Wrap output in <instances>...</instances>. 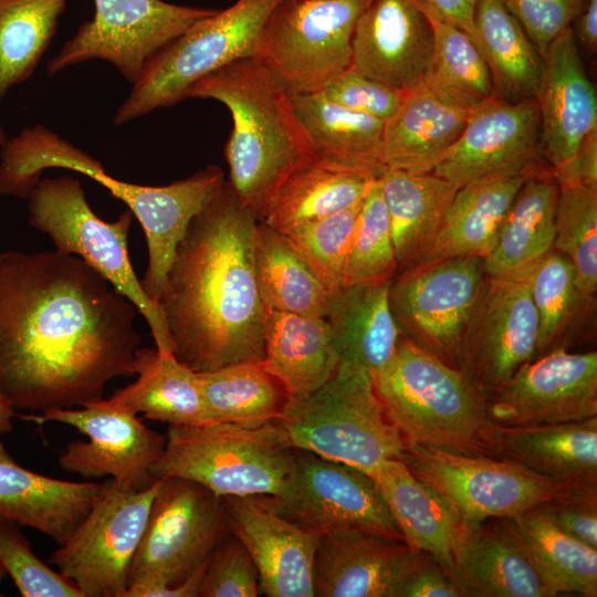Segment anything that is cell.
Masks as SVG:
<instances>
[{
	"label": "cell",
	"mask_w": 597,
	"mask_h": 597,
	"mask_svg": "<svg viewBox=\"0 0 597 597\" xmlns=\"http://www.w3.org/2000/svg\"><path fill=\"white\" fill-rule=\"evenodd\" d=\"M554 175L557 182L575 181L597 191V130L582 142L569 166Z\"/></svg>",
	"instance_id": "54"
},
{
	"label": "cell",
	"mask_w": 597,
	"mask_h": 597,
	"mask_svg": "<svg viewBox=\"0 0 597 597\" xmlns=\"http://www.w3.org/2000/svg\"><path fill=\"white\" fill-rule=\"evenodd\" d=\"M369 476L411 548L431 554L452 574L469 523L402 460H386Z\"/></svg>",
	"instance_id": "26"
},
{
	"label": "cell",
	"mask_w": 597,
	"mask_h": 597,
	"mask_svg": "<svg viewBox=\"0 0 597 597\" xmlns=\"http://www.w3.org/2000/svg\"><path fill=\"white\" fill-rule=\"evenodd\" d=\"M540 111L541 153L554 174L565 170L582 142L597 130V94L573 31L567 28L543 56Z\"/></svg>",
	"instance_id": "24"
},
{
	"label": "cell",
	"mask_w": 597,
	"mask_h": 597,
	"mask_svg": "<svg viewBox=\"0 0 597 597\" xmlns=\"http://www.w3.org/2000/svg\"><path fill=\"white\" fill-rule=\"evenodd\" d=\"M489 419L524 427L597 416V353L557 348L523 366L485 398Z\"/></svg>",
	"instance_id": "20"
},
{
	"label": "cell",
	"mask_w": 597,
	"mask_h": 597,
	"mask_svg": "<svg viewBox=\"0 0 597 597\" xmlns=\"http://www.w3.org/2000/svg\"><path fill=\"white\" fill-rule=\"evenodd\" d=\"M570 29L577 45L593 54L597 50V0H588L572 22Z\"/></svg>",
	"instance_id": "56"
},
{
	"label": "cell",
	"mask_w": 597,
	"mask_h": 597,
	"mask_svg": "<svg viewBox=\"0 0 597 597\" xmlns=\"http://www.w3.org/2000/svg\"><path fill=\"white\" fill-rule=\"evenodd\" d=\"M209 421L260 426L279 420L291 401L263 360L197 373Z\"/></svg>",
	"instance_id": "41"
},
{
	"label": "cell",
	"mask_w": 597,
	"mask_h": 597,
	"mask_svg": "<svg viewBox=\"0 0 597 597\" xmlns=\"http://www.w3.org/2000/svg\"><path fill=\"white\" fill-rule=\"evenodd\" d=\"M397 270L389 217L376 179L357 214L346 259L344 285L391 280Z\"/></svg>",
	"instance_id": "46"
},
{
	"label": "cell",
	"mask_w": 597,
	"mask_h": 597,
	"mask_svg": "<svg viewBox=\"0 0 597 597\" xmlns=\"http://www.w3.org/2000/svg\"><path fill=\"white\" fill-rule=\"evenodd\" d=\"M472 39L491 73L498 98L535 100L543 59L503 0H479Z\"/></svg>",
	"instance_id": "39"
},
{
	"label": "cell",
	"mask_w": 597,
	"mask_h": 597,
	"mask_svg": "<svg viewBox=\"0 0 597 597\" xmlns=\"http://www.w3.org/2000/svg\"><path fill=\"white\" fill-rule=\"evenodd\" d=\"M553 249L569 260L577 290L587 296H595L597 191L575 181L558 182Z\"/></svg>",
	"instance_id": "45"
},
{
	"label": "cell",
	"mask_w": 597,
	"mask_h": 597,
	"mask_svg": "<svg viewBox=\"0 0 597 597\" xmlns=\"http://www.w3.org/2000/svg\"><path fill=\"white\" fill-rule=\"evenodd\" d=\"M452 575L467 597H549L503 517L469 523Z\"/></svg>",
	"instance_id": "29"
},
{
	"label": "cell",
	"mask_w": 597,
	"mask_h": 597,
	"mask_svg": "<svg viewBox=\"0 0 597 597\" xmlns=\"http://www.w3.org/2000/svg\"><path fill=\"white\" fill-rule=\"evenodd\" d=\"M290 443L366 474L401 460L405 442L387 416L367 370L341 362L308 396L291 399L277 420Z\"/></svg>",
	"instance_id": "8"
},
{
	"label": "cell",
	"mask_w": 597,
	"mask_h": 597,
	"mask_svg": "<svg viewBox=\"0 0 597 597\" xmlns=\"http://www.w3.org/2000/svg\"><path fill=\"white\" fill-rule=\"evenodd\" d=\"M360 203L281 232L332 292L344 285V271Z\"/></svg>",
	"instance_id": "47"
},
{
	"label": "cell",
	"mask_w": 597,
	"mask_h": 597,
	"mask_svg": "<svg viewBox=\"0 0 597 597\" xmlns=\"http://www.w3.org/2000/svg\"><path fill=\"white\" fill-rule=\"evenodd\" d=\"M7 575L3 566L0 564V584L3 580L4 576Z\"/></svg>",
	"instance_id": "58"
},
{
	"label": "cell",
	"mask_w": 597,
	"mask_h": 597,
	"mask_svg": "<svg viewBox=\"0 0 597 597\" xmlns=\"http://www.w3.org/2000/svg\"><path fill=\"white\" fill-rule=\"evenodd\" d=\"M371 0H282L266 18L255 56L289 93L321 91L352 66L356 23Z\"/></svg>",
	"instance_id": "11"
},
{
	"label": "cell",
	"mask_w": 597,
	"mask_h": 597,
	"mask_svg": "<svg viewBox=\"0 0 597 597\" xmlns=\"http://www.w3.org/2000/svg\"><path fill=\"white\" fill-rule=\"evenodd\" d=\"M263 363L297 399L335 374L341 354L325 317L265 308Z\"/></svg>",
	"instance_id": "30"
},
{
	"label": "cell",
	"mask_w": 597,
	"mask_h": 597,
	"mask_svg": "<svg viewBox=\"0 0 597 597\" xmlns=\"http://www.w3.org/2000/svg\"><path fill=\"white\" fill-rule=\"evenodd\" d=\"M434 42L422 84L469 112L498 98L489 67L469 33L430 19Z\"/></svg>",
	"instance_id": "44"
},
{
	"label": "cell",
	"mask_w": 597,
	"mask_h": 597,
	"mask_svg": "<svg viewBox=\"0 0 597 597\" xmlns=\"http://www.w3.org/2000/svg\"><path fill=\"white\" fill-rule=\"evenodd\" d=\"M254 271L265 308L325 316L333 292L314 274L284 235L258 221Z\"/></svg>",
	"instance_id": "40"
},
{
	"label": "cell",
	"mask_w": 597,
	"mask_h": 597,
	"mask_svg": "<svg viewBox=\"0 0 597 597\" xmlns=\"http://www.w3.org/2000/svg\"><path fill=\"white\" fill-rule=\"evenodd\" d=\"M296 452L277 420L169 426L153 475L188 479L221 498L276 495Z\"/></svg>",
	"instance_id": "7"
},
{
	"label": "cell",
	"mask_w": 597,
	"mask_h": 597,
	"mask_svg": "<svg viewBox=\"0 0 597 597\" xmlns=\"http://www.w3.org/2000/svg\"><path fill=\"white\" fill-rule=\"evenodd\" d=\"M70 0H0V103L32 76ZM8 137L0 124V147Z\"/></svg>",
	"instance_id": "43"
},
{
	"label": "cell",
	"mask_w": 597,
	"mask_h": 597,
	"mask_svg": "<svg viewBox=\"0 0 597 597\" xmlns=\"http://www.w3.org/2000/svg\"><path fill=\"white\" fill-rule=\"evenodd\" d=\"M0 564L23 597H83L71 580L34 554L18 524L1 519Z\"/></svg>",
	"instance_id": "48"
},
{
	"label": "cell",
	"mask_w": 597,
	"mask_h": 597,
	"mask_svg": "<svg viewBox=\"0 0 597 597\" xmlns=\"http://www.w3.org/2000/svg\"><path fill=\"white\" fill-rule=\"evenodd\" d=\"M187 97L212 98L230 111L233 128L224 149L228 182L259 221L282 179L315 157L291 95L248 57L203 76L187 91Z\"/></svg>",
	"instance_id": "4"
},
{
	"label": "cell",
	"mask_w": 597,
	"mask_h": 597,
	"mask_svg": "<svg viewBox=\"0 0 597 597\" xmlns=\"http://www.w3.org/2000/svg\"><path fill=\"white\" fill-rule=\"evenodd\" d=\"M484 276V259L479 256L428 261L398 271L388 298L401 334L454 367L455 352Z\"/></svg>",
	"instance_id": "16"
},
{
	"label": "cell",
	"mask_w": 597,
	"mask_h": 597,
	"mask_svg": "<svg viewBox=\"0 0 597 597\" xmlns=\"http://www.w3.org/2000/svg\"><path fill=\"white\" fill-rule=\"evenodd\" d=\"M48 168H65L97 181L122 200L139 221L148 247V266L140 280L145 293L158 302L176 248L191 219L221 188L222 170H203L166 186L117 180L102 164L54 132L36 125L8 138L0 151V195L27 199Z\"/></svg>",
	"instance_id": "3"
},
{
	"label": "cell",
	"mask_w": 597,
	"mask_h": 597,
	"mask_svg": "<svg viewBox=\"0 0 597 597\" xmlns=\"http://www.w3.org/2000/svg\"><path fill=\"white\" fill-rule=\"evenodd\" d=\"M434 34L430 19L412 0H371L352 39V67L402 93L425 81Z\"/></svg>",
	"instance_id": "23"
},
{
	"label": "cell",
	"mask_w": 597,
	"mask_h": 597,
	"mask_svg": "<svg viewBox=\"0 0 597 597\" xmlns=\"http://www.w3.org/2000/svg\"><path fill=\"white\" fill-rule=\"evenodd\" d=\"M269 496L285 519L320 534L371 528L404 536L371 476L310 451L297 449L281 491Z\"/></svg>",
	"instance_id": "17"
},
{
	"label": "cell",
	"mask_w": 597,
	"mask_h": 597,
	"mask_svg": "<svg viewBox=\"0 0 597 597\" xmlns=\"http://www.w3.org/2000/svg\"><path fill=\"white\" fill-rule=\"evenodd\" d=\"M378 184L387 208L398 271L417 264L434 240L459 186L433 172L384 168Z\"/></svg>",
	"instance_id": "34"
},
{
	"label": "cell",
	"mask_w": 597,
	"mask_h": 597,
	"mask_svg": "<svg viewBox=\"0 0 597 597\" xmlns=\"http://www.w3.org/2000/svg\"><path fill=\"white\" fill-rule=\"evenodd\" d=\"M549 597L597 596V549L558 527L537 507L503 517Z\"/></svg>",
	"instance_id": "38"
},
{
	"label": "cell",
	"mask_w": 597,
	"mask_h": 597,
	"mask_svg": "<svg viewBox=\"0 0 597 597\" xmlns=\"http://www.w3.org/2000/svg\"><path fill=\"white\" fill-rule=\"evenodd\" d=\"M526 177L460 187L428 251L417 263L461 256L486 259Z\"/></svg>",
	"instance_id": "37"
},
{
	"label": "cell",
	"mask_w": 597,
	"mask_h": 597,
	"mask_svg": "<svg viewBox=\"0 0 597 597\" xmlns=\"http://www.w3.org/2000/svg\"><path fill=\"white\" fill-rule=\"evenodd\" d=\"M258 219L224 181L191 219L158 301L176 358L196 373L264 358Z\"/></svg>",
	"instance_id": "2"
},
{
	"label": "cell",
	"mask_w": 597,
	"mask_h": 597,
	"mask_svg": "<svg viewBox=\"0 0 597 597\" xmlns=\"http://www.w3.org/2000/svg\"><path fill=\"white\" fill-rule=\"evenodd\" d=\"M290 95L316 157L347 170L379 176L385 122L341 106L320 92Z\"/></svg>",
	"instance_id": "35"
},
{
	"label": "cell",
	"mask_w": 597,
	"mask_h": 597,
	"mask_svg": "<svg viewBox=\"0 0 597 597\" xmlns=\"http://www.w3.org/2000/svg\"><path fill=\"white\" fill-rule=\"evenodd\" d=\"M94 4L93 20L80 25L48 62L50 75L100 59L134 84L156 54L216 11L163 0H94Z\"/></svg>",
	"instance_id": "15"
},
{
	"label": "cell",
	"mask_w": 597,
	"mask_h": 597,
	"mask_svg": "<svg viewBox=\"0 0 597 597\" xmlns=\"http://www.w3.org/2000/svg\"><path fill=\"white\" fill-rule=\"evenodd\" d=\"M101 484L42 475L19 465L0 440V519L64 544L94 504Z\"/></svg>",
	"instance_id": "27"
},
{
	"label": "cell",
	"mask_w": 597,
	"mask_h": 597,
	"mask_svg": "<svg viewBox=\"0 0 597 597\" xmlns=\"http://www.w3.org/2000/svg\"><path fill=\"white\" fill-rule=\"evenodd\" d=\"M526 275L538 322L535 357L557 348L568 350L593 318L595 296L577 290L569 260L554 249L528 268Z\"/></svg>",
	"instance_id": "42"
},
{
	"label": "cell",
	"mask_w": 597,
	"mask_h": 597,
	"mask_svg": "<svg viewBox=\"0 0 597 597\" xmlns=\"http://www.w3.org/2000/svg\"><path fill=\"white\" fill-rule=\"evenodd\" d=\"M376 176L313 157L294 167L266 201L259 221L284 232L360 203Z\"/></svg>",
	"instance_id": "31"
},
{
	"label": "cell",
	"mask_w": 597,
	"mask_h": 597,
	"mask_svg": "<svg viewBox=\"0 0 597 597\" xmlns=\"http://www.w3.org/2000/svg\"><path fill=\"white\" fill-rule=\"evenodd\" d=\"M490 450L564 489L597 490V416L524 427L494 423Z\"/></svg>",
	"instance_id": "25"
},
{
	"label": "cell",
	"mask_w": 597,
	"mask_h": 597,
	"mask_svg": "<svg viewBox=\"0 0 597 597\" xmlns=\"http://www.w3.org/2000/svg\"><path fill=\"white\" fill-rule=\"evenodd\" d=\"M391 280L348 284L334 291L324 316L337 343L341 362L373 376L394 355L401 332L389 306Z\"/></svg>",
	"instance_id": "32"
},
{
	"label": "cell",
	"mask_w": 597,
	"mask_h": 597,
	"mask_svg": "<svg viewBox=\"0 0 597 597\" xmlns=\"http://www.w3.org/2000/svg\"><path fill=\"white\" fill-rule=\"evenodd\" d=\"M417 549L371 528L321 535L313 562L316 597H400Z\"/></svg>",
	"instance_id": "22"
},
{
	"label": "cell",
	"mask_w": 597,
	"mask_h": 597,
	"mask_svg": "<svg viewBox=\"0 0 597 597\" xmlns=\"http://www.w3.org/2000/svg\"><path fill=\"white\" fill-rule=\"evenodd\" d=\"M27 200L29 223L46 233L55 250L78 256L104 276L143 315L155 348L174 354L161 307L145 293L130 263L132 211H124L114 222L102 220L88 206L80 180L67 176L41 179Z\"/></svg>",
	"instance_id": "9"
},
{
	"label": "cell",
	"mask_w": 597,
	"mask_h": 597,
	"mask_svg": "<svg viewBox=\"0 0 597 597\" xmlns=\"http://www.w3.org/2000/svg\"><path fill=\"white\" fill-rule=\"evenodd\" d=\"M400 597H467L453 575L431 554L417 551Z\"/></svg>",
	"instance_id": "53"
},
{
	"label": "cell",
	"mask_w": 597,
	"mask_h": 597,
	"mask_svg": "<svg viewBox=\"0 0 597 597\" xmlns=\"http://www.w3.org/2000/svg\"><path fill=\"white\" fill-rule=\"evenodd\" d=\"M14 417H19L15 409L0 395V433H8L13 429Z\"/></svg>",
	"instance_id": "57"
},
{
	"label": "cell",
	"mask_w": 597,
	"mask_h": 597,
	"mask_svg": "<svg viewBox=\"0 0 597 597\" xmlns=\"http://www.w3.org/2000/svg\"><path fill=\"white\" fill-rule=\"evenodd\" d=\"M542 59L549 44L582 12L588 0H503Z\"/></svg>",
	"instance_id": "51"
},
{
	"label": "cell",
	"mask_w": 597,
	"mask_h": 597,
	"mask_svg": "<svg viewBox=\"0 0 597 597\" xmlns=\"http://www.w3.org/2000/svg\"><path fill=\"white\" fill-rule=\"evenodd\" d=\"M159 480L146 490L107 479L71 537L48 558L83 597H124Z\"/></svg>",
	"instance_id": "12"
},
{
	"label": "cell",
	"mask_w": 597,
	"mask_h": 597,
	"mask_svg": "<svg viewBox=\"0 0 597 597\" xmlns=\"http://www.w3.org/2000/svg\"><path fill=\"white\" fill-rule=\"evenodd\" d=\"M137 313L74 254L0 252V395L41 412L103 399L135 375Z\"/></svg>",
	"instance_id": "1"
},
{
	"label": "cell",
	"mask_w": 597,
	"mask_h": 597,
	"mask_svg": "<svg viewBox=\"0 0 597 597\" xmlns=\"http://www.w3.org/2000/svg\"><path fill=\"white\" fill-rule=\"evenodd\" d=\"M259 573L242 542L229 534L211 554L202 576L199 597H256Z\"/></svg>",
	"instance_id": "49"
},
{
	"label": "cell",
	"mask_w": 597,
	"mask_h": 597,
	"mask_svg": "<svg viewBox=\"0 0 597 597\" xmlns=\"http://www.w3.org/2000/svg\"><path fill=\"white\" fill-rule=\"evenodd\" d=\"M232 533L251 555L260 593L268 597H314L313 562L322 534L281 515L269 495L223 498Z\"/></svg>",
	"instance_id": "21"
},
{
	"label": "cell",
	"mask_w": 597,
	"mask_h": 597,
	"mask_svg": "<svg viewBox=\"0 0 597 597\" xmlns=\"http://www.w3.org/2000/svg\"><path fill=\"white\" fill-rule=\"evenodd\" d=\"M536 507L564 532L597 549V490L563 489Z\"/></svg>",
	"instance_id": "52"
},
{
	"label": "cell",
	"mask_w": 597,
	"mask_h": 597,
	"mask_svg": "<svg viewBox=\"0 0 597 597\" xmlns=\"http://www.w3.org/2000/svg\"><path fill=\"white\" fill-rule=\"evenodd\" d=\"M135 375L134 383L100 402L169 426L210 422L197 373L172 353L139 347L135 354Z\"/></svg>",
	"instance_id": "33"
},
{
	"label": "cell",
	"mask_w": 597,
	"mask_h": 597,
	"mask_svg": "<svg viewBox=\"0 0 597 597\" xmlns=\"http://www.w3.org/2000/svg\"><path fill=\"white\" fill-rule=\"evenodd\" d=\"M401 460L416 478L440 493L468 523L516 516L564 489L503 458L405 443Z\"/></svg>",
	"instance_id": "13"
},
{
	"label": "cell",
	"mask_w": 597,
	"mask_h": 597,
	"mask_svg": "<svg viewBox=\"0 0 597 597\" xmlns=\"http://www.w3.org/2000/svg\"><path fill=\"white\" fill-rule=\"evenodd\" d=\"M21 418L38 425L63 423L88 438L71 441L60 454L59 464L66 472L85 479L109 476L136 490H146L157 481L153 468L164 451L166 436L146 427L135 415L98 400Z\"/></svg>",
	"instance_id": "19"
},
{
	"label": "cell",
	"mask_w": 597,
	"mask_h": 597,
	"mask_svg": "<svg viewBox=\"0 0 597 597\" xmlns=\"http://www.w3.org/2000/svg\"><path fill=\"white\" fill-rule=\"evenodd\" d=\"M546 167L536 101L494 98L470 112L460 137L432 172L464 187L527 177Z\"/></svg>",
	"instance_id": "18"
},
{
	"label": "cell",
	"mask_w": 597,
	"mask_h": 597,
	"mask_svg": "<svg viewBox=\"0 0 597 597\" xmlns=\"http://www.w3.org/2000/svg\"><path fill=\"white\" fill-rule=\"evenodd\" d=\"M282 0H237L216 10L156 54L116 111L122 125L186 98L203 76L232 62L254 57L261 29Z\"/></svg>",
	"instance_id": "10"
},
{
	"label": "cell",
	"mask_w": 597,
	"mask_h": 597,
	"mask_svg": "<svg viewBox=\"0 0 597 597\" xmlns=\"http://www.w3.org/2000/svg\"><path fill=\"white\" fill-rule=\"evenodd\" d=\"M318 92L341 106L383 122L396 114L407 94L371 80L352 66Z\"/></svg>",
	"instance_id": "50"
},
{
	"label": "cell",
	"mask_w": 597,
	"mask_h": 597,
	"mask_svg": "<svg viewBox=\"0 0 597 597\" xmlns=\"http://www.w3.org/2000/svg\"><path fill=\"white\" fill-rule=\"evenodd\" d=\"M381 405L405 443L492 457L485 397L454 367L401 335L374 376Z\"/></svg>",
	"instance_id": "5"
},
{
	"label": "cell",
	"mask_w": 597,
	"mask_h": 597,
	"mask_svg": "<svg viewBox=\"0 0 597 597\" xmlns=\"http://www.w3.org/2000/svg\"><path fill=\"white\" fill-rule=\"evenodd\" d=\"M429 19L446 21L472 38L474 12L479 0H412Z\"/></svg>",
	"instance_id": "55"
},
{
	"label": "cell",
	"mask_w": 597,
	"mask_h": 597,
	"mask_svg": "<svg viewBox=\"0 0 597 597\" xmlns=\"http://www.w3.org/2000/svg\"><path fill=\"white\" fill-rule=\"evenodd\" d=\"M558 182L551 167L527 176L514 197L485 274L506 276L534 265L553 249Z\"/></svg>",
	"instance_id": "36"
},
{
	"label": "cell",
	"mask_w": 597,
	"mask_h": 597,
	"mask_svg": "<svg viewBox=\"0 0 597 597\" xmlns=\"http://www.w3.org/2000/svg\"><path fill=\"white\" fill-rule=\"evenodd\" d=\"M469 114L421 84L405 95L396 114L385 122L383 167L411 174L432 172L460 137Z\"/></svg>",
	"instance_id": "28"
},
{
	"label": "cell",
	"mask_w": 597,
	"mask_h": 597,
	"mask_svg": "<svg viewBox=\"0 0 597 597\" xmlns=\"http://www.w3.org/2000/svg\"><path fill=\"white\" fill-rule=\"evenodd\" d=\"M538 322L526 270L485 274L460 338L454 367L485 398L535 357Z\"/></svg>",
	"instance_id": "14"
},
{
	"label": "cell",
	"mask_w": 597,
	"mask_h": 597,
	"mask_svg": "<svg viewBox=\"0 0 597 597\" xmlns=\"http://www.w3.org/2000/svg\"><path fill=\"white\" fill-rule=\"evenodd\" d=\"M231 533L223 498L188 479H160L124 597H198L211 554Z\"/></svg>",
	"instance_id": "6"
}]
</instances>
